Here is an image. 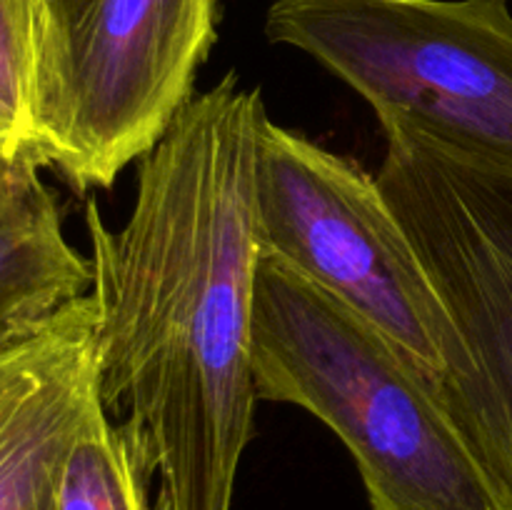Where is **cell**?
I'll return each mask as SVG.
<instances>
[{
  "instance_id": "6da1fadb",
  "label": "cell",
  "mask_w": 512,
  "mask_h": 510,
  "mask_svg": "<svg viewBox=\"0 0 512 510\" xmlns=\"http://www.w3.org/2000/svg\"><path fill=\"white\" fill-rule=\"evenodd\" d=\"M260 90L228 73L138 160L118 230L85 205L100 400L140 428L158 510H233L255 435Z\"/></svg>"
},
{
  "instance_id": "7a4b0ae2",
  "label": "cell",
  "mask_w": 512,
  "mask_h": 510,
  "mask_svg": "<svg viewBox=\"0 0 512 510\" xmlns=\"http://www.w3.org/2000/svg\"><path fill=\"white\" fill-rule=\"evenodd\" d=\"M253 373L260 400L298 405L343 440L373 510H503L438 380L268 255L255 270Z\"/></svg>"
},
{
  "instance_id": "3957f363",
  "label": "cell",
  "mask_w": 512,
  "mask_h": 510,
  "mask_svg": "<svg viewBox=\"0 0 512 510\" xmlns=\"http://www.w3.org/2000/svg\"><path fill=\"white\" fill-rule=\"evenodd\" d=\"M378 180L450 320L440 398L512 510V170L403 123Z\"/></svg>"
},
{
  "instance_id": "277c9868",
  "label": "cell",
  "mask_w": 512,
  "mask_h": 510,
  "mask_svg": "<svg viewBox=\"0 0 512 510\" xmlns=\"http://www.w3.org/2000/svg\"><path fill=\"white\" fill-rule=\"evenodd\" d=\"M265 35L350 85L380 125L512 170L508 0H273Z\"/></svg>"
},
{
  "instance_id": "5b68a950",
  "label": "cell",
  "mask_w": 512,
  "mask_h": 510,
  "mask_svg": "<svg viewBox=\"0 0 512 510\" xmlns=\"http://www.w3.org/2000/svg\"><path fill=\"white\" fill-rule=\"evenodd\" d=\"M220 0H40L33 150L75 190H108L195 98Z\"/></svg>"
},
{
  "instance_id": "8992f818",
  "label": "cell",
  "mask_w": 512,
  "mask_h": 510,
  "mask_svg": "<svg viewBox=\"0 0 512 510\" xmlns=\"http://www.w3.org/2000/svg\"><path fill=\"white\" fill-rule=\"evenodd\" d=\"M255 220L260 255L358 310L430 378H443L450 320L375 175L265 118Z\"/></svg>"
},
{
  "instance_id": "52a82bcc",
  "label": "cell",
  "mask_w": 512,
  "mask_h": 510,
  "mask_svg": "<svg viewBox=\"0 0 512 510\" xmlns=\"http://www.w3.org/2000/svg\"><path fill=\"white\" fill-rule=\"evenodd\" d=\"M98 403L88 293L0 350V510H53L60 463Z\"/></svg>"
},
{
  "instance_id": "ba28073f",
  "label": "cell",
  "mask_w": 512,
  "mask_h": 510,
  "mask_svg": "<svg viewBox=\"0 0 512 510\" xmlns=\"http://www.w3.org/2000/svg\"><path fill=\"white\" fill-rule=\"evenodd\" d=\"M33 148L0 155V350L93 288L90 258L65 238L63 210Z\"/></svg>"
},
{
  "instance_id": "9c48e42d",
  "label": "cell",
  "mask_w": 512,
  "mask_h": 510,
  "mask_svg": "<svg viewBox=\"0 0 512 510\" xmlns=\"http://www.w3.org/2000/svg\"><path fill=\"white\" fill-rule=\"evenodd\" d=\"M153 453L135 423L113 418L103 400L75 433L55 480L53 510H158Z\"/></svg>"
},
{
  "instance_id": "30bf717a",
  "label": "cell",
  "mask_w": 512,
  "mask_h": 510,
  "mask_svg": "<svg viewBox=\"0 0 512 510\" xmlns=\"http://www.w3.org/2000/svg\"><path fill=\"white\" fill-rule=\"evenodd\" d=\"M40 0H0V155L33 148Z\"/></svg>"
}]
</instances>
